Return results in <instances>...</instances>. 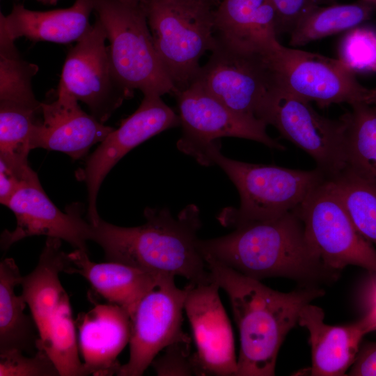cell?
Wrapping results in <instances>:
<instances>
[{
	"instance_id": "obj_1",
	"label": "cell",
	"mask_w": 376,
	"mask_h": 376,
	"mask_svg": "<svg viewBox=\"0 0 376 376\" xmlns=\"http://www.w3.org/2000/svg\"><path fill=\"white\" fill-rule=\"evenodd\" d=\"M212 279L228 295L240 331L235 376H272L286 335L298 323L301 309L324 292L304 285L281 292L212 258H204Z\"/></svg>"
},
{
	"instance_id": "obj_2",
	"label": "cell",
	"mask_w": 376,
	"mask_h": 376,
	"mask_svg": "<svg viewBox=\"0 0 376 376\" xmlns=\"http://www.w3.org/2000/svg\"><path fill=\"white\" fill-rule=\"evenodd\" d=\"M234 228L224 236L198 240L203 258H212L258 280L282 277L315 285L337 278L338 272L324 265L295 210Z\"/></svg>"
},
{
	"instance_id": "obj_3",
	"label": "cell",
	"mask_w": 376,
	"mask_h": 376,
	"mask_svg": "<svg viewBox=\"0 0 376 376\" xmlns=\"http://www.w3.org/2000/svg\"><path fill=\"white\" fill-rule=\"evenodd\" d=\"M146 222L122 227L101 218L92 224V240L103 249L105 259L148 272L180 276L191 283L212 281L198 247L200 210L187 205L177 216L169 209L146 207Z\"/></svg>"
},
{
	"instance_id": "obj_4",
	"label": "cell",
	"mask_w": 376,
	"mask_h": 376,
	"mask_svg": "<svg viewBox=\"0 0 376 376\" xmlns=\"http://www.w3.org/2000/svg\"><path fill=\"white\" fill-rule=\"evenodd\" d=\"M220 148L219 141L211 145L203 165L219 166L240 194V207H226L217 216L226 227L274 219L292 211L327 178L318 168L304 171L246 163L225 157Z\"/></svg>"
},
{
	"instance_id": "obj_5",
	"label": "cell",
	"mask_w": 376,
	"mask_h": 376,
	"mask_svg": "<svg viewBox=\"0 0 376 376\" xmlns=\"http://www.w3.org/2000/svg\"><path fill=\"white\" fill-rule=\"evenodd\" d=\"M92 1L95 16L107 33L109 60L117 81L143 95L175 96L178 91L156 51L142 7L118 0Z\"/></svg>"
},
{
	"instance_id": "obj_6",
	"label": "cell",
	"mask_w": 376,
	"mask_h": 376,
	"mask_svg": "<svg viewBox=\"0 0 376 376\" xmlns=\"http://www.w3.org/2000/svg\"><path fill=\"white\" fill-rule=\"evenodd\" d=\"M141 6L167 74L178 93L185 90L214 45V8L196 0H146Z\"/></svg>"
},
{
	"instance_id": "obj_7",
	"label": "cell",
	"mask_w": 376,
	"mask_h": 376,
	"mask_svg": "<svg viewBox=\"0 0 376 376\" xmlns=\"http://www.w3.org/2000/svg\"><path fill=\"white\" fill-rule=\"evenodd\" d=\"M210 52L194 83L233 110L257 118L279 84L269 52L241 47L217 36Z\"/></svg>"
},
{
	"instance_id": "obj_8",
	"label": "cell",
	"mask_w": 376,
	"mask_h": 376,
	"mask_svg": "<svg viewBox=\"0 0 376 376\" xmlns=\"http://www.w3.org/2000/svg\"><path fill=\"white\" fill-rule=\"evenodd\" d=\"M257 118L274 126L281 136L309 155L326 176L345 168L344 125L319 114L306 101L279 84L269 95Z\"/></svg>"
},
{
	"instance_id": "obj_9",
	"label": "cell",
	"mask_w": 376,
	"mask_h": 376,
	"mask_svg": "<svg viewBox=\"0 0 376 376\" xmlns=\"http://www.w3.org/2000/svg\"><path fill=\"white\" fill-rule=\"evenodd\" d=\"M295 211L324 265L339 272L348 265L376 272V250L356 228L326 178Z\"/></svg>"
},
{
	"instance_id": "obj_10",
	"label": "cell",
	"mask_w": 376,
	"mask_h": 376,
	"mask_svg": "<svg viewBox=\"0 0 376 376\" xmlns=\"http://www.w3.org/2000/svg\"><path fill=\"white\" fill-rule=\"evenodd\" d=\"M175 97L182 129L177 148L202 165L207 149L223 137L246 139L276 150L285 148L267 134L264 122L233 110L197 84Z\"/></svg>"
},
{
	"instance_id": "obj_11",
	"label": "cell",
	"mask_w": 376,
	"mask_h": 376,
	"mask_svg": "<svg viewBox=\"0 0 376 376\" xmlns=\"http://www.w3.org/2000/svg\"><path fill=\"white\" fill-rule=\"evenodd\" d=\"M106 40V31L96 17L91 29L69 49L57 89V93L86 104L91 114L102 123L125 100L134 96L112 72Z\"/></svg>"
},
{
	"instance_id": "obj_12",
	"label": "cell",
	"mask_w": 376,
	"mask_h": 376,
	"mask_svg": "<svg viewBox=\"0 0 376 376\" xmlns=\"http://www.w3.org/2000/svg\"><path fill=\"white\" fill-rule=\"evenodd\" d=\"M175 276L160 274L130 315V358L117 375H142L160 351L186 334L182 325L187 288H178Z\"/></svg>"
},
{
	"instance_id": "obj_13",
	"label": "cell",
	"mask_w": 376,
	"mask_h": 376,
	"mask_svg": "<svg viewBox=\"0 0 376 376\" xmlns=\"http://www.w3.org/2000/svg\"><path fill=\"white\" fill-rule=\"evenodd\" d=\"M279 84L292 94L320 107L367 102L369 89L339 59L286 47L270 52Z\"/></svg>"
},
{
	"instance_id": "obj_14",
	"label": "cell",
	"mask_w": 376,
	"mask_h": 376,
	"mask_svg": "<svg viewBox=\"0 0 376 376\" xmlns=\"http://www.w3.org/2000/svg\"><path fill=\"white\" fill-rule=\"evenodd\" d=\"M180 125V118L158 95H144L137 109L122 120L88 157L77 177L86 183L88 192L87 219L92 224L100 219L97 197L100 185L111 169L128 152L168 129Z\"/></svg>"
},
{
	"instance_id": "obj_15",
	"label": "cell",
	"mask_w": 376,
	"mask_h": 376,
	"mask_svg": "<svg viewBox=\"0 0 376 376\" xmlns=\"http://www.w3.org/2000/svg\"><path fill=\"white\" fill-rule=\"evenodd\" d=\"M185 312L188 318L196 351L194 352L198 375L233 376L237 369L233 333L213 279L185 287Z\"/></svg>"
},
{
	"instance_id": "obj_16",
	"label": "cell",
	"mask_w": 376,
	"mask_h": 376,
	"mask_svg": "<svg viewBox=\"0 0 376 376\" xmlns=\"http://www.w3.org/2000/svg\"><path fill=\"white\" fill-rule=\"evenodd\" d=\"M15 215L17 226L5 230L1 247L7 250L25 237L45 235L63 240L75 249L87 251L86 243L92 240V224L81 217V210L70 206L66 212L59 210L44 191L38 179L24 185L7 206Z\"/></svg>"
},
{
	"instance_id": "obj_17",
	"label": "cell",
	"mask_w": 376,
	"mask_h": 376,
	"mask_svg": "<svg viewBox=\"0 0 376 376\" xmlns=\"http://www.w3.org/2000/svg\"><path fill=\"white\" fill-rule=\"evenodd\" d=\"M42 120L32 134L30 148L65 153L77 160L101 143L114 129L104 125L80 107L74 97L57 93L50 102H41Z\"/></svg>"
},
{
	"instance_id": "obj_18",
	"label": "cell",
	"mask_w": 376,
	"mask_h": 376,
	"mask_svg": "<svg viewBox=\"0 0 376 376\" xmlns=\"http://www.w3.org/2000/svg\"><path fill=\"white\" fill-rule=\"evenodd\" d=\"M77 325L85 375H117V357L130 341V313L115 304H97L80 313Z\"/></svg>"
},
{
	"instance_id": "obj_19",
	"label": "cell",
	"mask_w": 376,
	"mask_h": 376,
	"mask_svg": "<svg viewBox=\"0 0 376 376\" xmlns=\"http://www.w3.org/2000/svg\"><path fill=\"white\" fill-rule=\"evenodd\" d=\"M93 11L92 0H75L69 8L48 11L31 10L17 3L9 15L1 13L0 34L14 41L25 37L34 42H77L91 29Z\"/></svg>"
},
{
	"instance_id": "obj_20",
	"label": "cell",
	"mask_w": 376,
	"mask_h": 376,
	"mask_svg": "<svg viewBox=\"0 0 376 376\" xmlns=\"http://www.w3.org/2000/svg\"><path fill=\"white\" fill-rule=\"evenodd\" d=\"M319 306L306 304L298 324L309 332L311 366L305 373L312 376H342L352 366L365 335L359 322L332 326L324 322Z\"/></svg>"
},
{
	"instance_id": "obj_21",
	"label": "cell",
	"mask_w": 376,
	"mask_h": 376,
	"mask_svg": "<svg viewBox=\"0 0 376 376\" xmlns=\"http://www.w3.org/2000/svg\"><path fill=\"white\" fill-rule=\"evenodd\" d=\"M214 35L228 43L268 53L280 45L271 0H221L214 8Z\"/></svg>"
},
{
	"instance_id": "obj_22",
	"label": "cell",
	"mask_w": 376,
	"mask_h": 376,
	"mask_svg": "<svg viewBox=\"0 0 376 376\" xmlns=\"http://www.w3.org/2000/svg\"><path fill=\"white\" fill-rule=\"evenodd\" d=\"M68 257L70 265L64 272L81 275L109 303L124 308L130 315L160 275L118 262L96 263L87 251L79 249Z\"/></svg>"
},
{
	"instance_id": "obj_23",
	"label": "cell",
	"mask_w": 376,
	"mask_h": 376,
	"mask_svg": "<svg viewBox=\"0 0 376 376\" xmlns=\"http://www.w3.org/2000/svg\"><path fill=\"white\" fill-rule=\"evenodd\" d=\"M68 253L61 249V240L47 237L36 268L22 276V295L29 306L39 339H42L50 322L68 295L59 274L69 265Z\"/></svg>"
},
{
	"instance_id": "obj_24",
	"label": "cell",
	"mask_w": 376,
	"mask_h": 376,
	"mask_svg": "<svg viewBox=\"0 0 376 376\" xmlns=\"http://www.w3.org/2000/svg\"><path fill=\"white\" fill-rule=\"evenodd\" d=\"M22 276L13 258L0 263V354L12 350L36 354V324L32 317L24 313L27 305L24 298L15 294ZM37 352V351H36Z\"/></svg>"
},
{
	"instance_id": "obj_25",
	"label": "cell",
	"mask_w": 376,
	"mask_h": 376,
	"mask_svg": "<svg viewBox=\"0 0 376 376\" xmlns=\"http://www.w3.org/2000/svg\"><path fill=\"white\" fill-rule=\"evenodd\" d=\"M340 117L345 168L376 185V105L361 102Z\"/></svg>"
},
{
	"instance_id": "obj_26",
	"label": "cell",
	"mask_w": 376,
	"mask_h": 376,
	"mask_svg": "<svg viewBox=\"0 0 376 376\" xmlns=\"http://www.w3.org/2000/svg\"><path fill=\"white\" fill-rule=\"evenodd\" d=\"M376 15V3L357 0L347 4L320 6L306 15L290 33L292 47L305 45L360 26Z\"/></svg>"
},
{
	"instance_id": "obj_27",
	"label": "cell",
	"mask_w": 376,
	"mask_h": 376,
	"mask_svg": "<svg viewBox=\"0 0 376 376\" xmlns=\"http://www.w3.org/2000/svg\"><path fill=\"white\" fill-rule=\"evenodd\" d=\"M327 179L356 228L376 246V185L347 169Z\"/></svg>"
},
{
	"instance_id": "obj_28",
	"label": "cell",
	"mask_w": 376,
	"mask_h": 376,
	"mask_svg": "<svg viewBox=\"0 0 376 376\" xmlns=\"http://www.w3.org/2000/svg\"><path fill=\"white\" fill-rule=\"evenodd\" d=\"M37 350H42L49 357L61 376L85 375L80 361L69 297L61 303L47 331L36 343Z\"/></svg>"
},
{
	"instance_id": "obj_29",
	"label": "cell",
	"mask_w": 376,
	"mask_h": 376,
	"mask_svg": "<svg viewBox=\"0 0 376 376\" xmlns=\"http://www.w3.org/2000/svg\"><path fill=\"white\" fill-rule=\"evenodd\" d=\"M38 71L37 65L20 58L17 48L1 50L0 101L40 104L31 86L32 78Z\"/></svg>"
},
{
	"instance_id": "obj_30",
	"label": "cell",
	"mask_w": 376,
	"mask_h": 376,
	"mask_svg": "<svg viewBox=\"0 0 376 376\" xmlns=\"http://www.w3.org/2000/svg\"><path fill=\"white\" fill-rule=\"evenodd\" d=\"M338 55L354 72H375L376 29L358 26L349 30L340 42Z\"/></svg>"
},
{
	"instance_id": "obj_31",
	"label": "cell",
	"mask_w": 376,
	"mask_h": 376,
	"mask_svg": "<svg viewBox=\"0 0 376 376\" xmlns=\"http://www.w3.org/2000/svg\"><path fill=\"white\" fill-rule=\"evenodd\" d=\"M159 376L198 375L194 353L191 352V339L187 334L169 345L151 365Z\"/></svg>"
},
{
	"instance_id": "obj_32",
	"label": "cell",
	"mask_w": 376,
	"mask_h": 376,
	"mask_svg": "<svg viewBox=\"0 0 376 376\" xmlns=\"http://www.w3.org/2000/svg\"><path fill=\"white\" fill-rule=\"evenodd\" d=\"M56 375H60L57 368L42 350H38L33 357H25L18 350L0 354V376Z\"/></svg>"
},
{
	"instance_id": "obj_33",
	"label": "cell",
	"mask_w": 376,
	"mask_h": 376,
	"mask_svg": "<svg viewBox=\"0 0 376 376\" xmlns=\"http://www.w3.org/2000/svg\"><path fill=\"white\" fill-rule=\"evenodd\" d=\"M278 16V33H290L297 23L315 8L336 0H271Z\"/></svg>"
},
{
	"instance_id": "obj_34",
	"label": "cell",
	"mask_w": 376,
	"mask_h": 376,
	"mask_svg": "<svg viewBox=\"0 0 376 376\" xmlns=\"http://www.w3.org/2000/svg\"><path fill=\"white\" fill-rule=\"evenodd\" d=\"M363 290L365 313L358 322L365 334L376 330V272H369Z\"/></svg>"
},
{
	"instance_id": "obj_35",
	"label": "cell",
	"mask_w": 376,
	"mask_h": 376,
	"mask_svg": "<svg viewBox=\"0 0 376 376\" xmlns=\"http://www.w3.org/2000/svg\"><path fill=\"white\" fill-rule=\"evenodd\" d=\"M348 375L376 376V343H366L359 348Z\"/></svg>"
},
{
	"instance_id": "obj_36",
	"label": "cell",
	"mask_w": 376,
	"mask_h": 376,
	"mask_svg": "<svg viewBox=\"0 0 376 376\" xmlns=\"http://www.w3.org/2000/svg\"><path fill=\"white\" fill-rule=\"evenodd\" d=\"M26 184L19 175L0 162V202L7 206L12 197Z\"/></svg>"
},
{
	"instance_id": "obj_37",
	"label": "cell",
	"mask_w": 376,
	"mask_h": 376,
	"mask_svg": "<svg viewBox=\"0 0 376 376\" xmlns=\"http://www.w3.org/2000/svg\"><path fill=\"white\" fill-rule=\"evenodd\" d=\"M366 103L376 105V88L369 89Z\"/></svg>"
},
{
	"instance_id": "obj_38",
	"label": "cell",
	"mask_w": 376,
	"mask_h": 376,
	"mask_svg": "<svg viewBox=\"0 0 376 376\" xmlns=\"http://www.w3.org/2000/svg\"><path fill=\"white\" fill-rule=\"evenodd\" d=\"M196 1L203 3L206 5H208L212 8H215L221 2V0H196Z\"/></svg>"
},
{
	"instance_id": "obj_39",
	"label": "cell",
	"mask_w": 376,
	"mask_h": 376,
	"mask_svg": "<svg viewBox=\"0 0 376 376\" xmlns=\"http://www.w3.org/2000/svg\"><path fill=\"white\" fill-rule=\"evenodd\" d=\"M125 4L132 6H141V0H118Z\"/></svg>"
},
{
	"instance_id": "obj_40",
	"label": "cell",
	"mask_w": 376,
	"mask_h": 376,
	"mask_svg": "<svg viewBox=\"0 0 376 376\" xmlns=\"http://www.w3.org/2000/svg\"><path fill=\"white\" fill-rule=\"evenodd\" d=\"M45 5H56L59 0H36Z\"/></svg>"
},
{
	"instance_id": "obj_41",
	"label": "cell",
	"mask_w": 376,
	"mask_h": 376,
	"mask_svg": "<svg viewBox=\"0 0 376 376\" xmlns=\"http://www.w3.org/2000/svg\"><path fill=\"white\" fill-rule=\"evenodd\" d=\"M146 0H141V5Z\"/></svg>"
},
{
	"instance_id": "obj_42",
	"label": "cell",
	"mask_w": 376,
	"mask_h": 376,
	"mask_svg": "<svg viewBox=\"0 0 376 376\" xmlns=\"http://www.w3.org/2000/svg\"><path fill=\"white\" fill-rule=\"evenodd\" d=\"M370 1H374V2H375V3H376V0H370Z\"/></svg>"
},
{
	"instance_id": "obj_43",
	"label": "cell",
	"mask_w": 376,
	"mask_h": 376,
	"mask_svg": "<svg viewBox=\"0 0 376 376\" xmlns=\"http://www.w3.org/2000/svg\"><path fill=\"white\" fill-rule=\"evenodd\" d=\"M16 1H17V0H16Z\"/></svg>"
}]
</instances>
